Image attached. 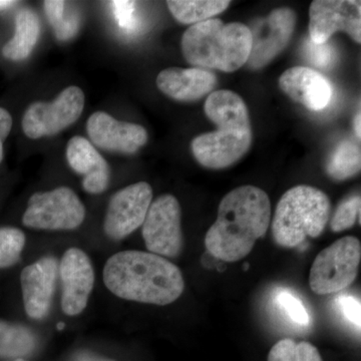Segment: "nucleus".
I'll return each instance as SVG.
<instances>
[{
	"label": "nucleus",
	"mask_w": 361,
	"mask_h": 361,
	"mask_svg": "<svg viewBox=\"0 0 361 361\" xmlns=\"http://www.w3.org/2000/svg\"><path fill=\"white\" fill-rule=\"evenodd\" d=\"M270 219L266 192L254 186L236 188L221 201L217 220L205 236L207 251L224 262L241 260L265 236Z\"/></svg>",
	"instance_id": "nucleus-1"
},
{
	"label": "nucleus",
	"mask_w": 361,
	"mask_h": 361,
	"mask_svg": "<svg viewBox=\"0 0 361 361\" xmlns=\"http://www.w3.org/2000/svg\"><path fill=\"white\" fill-rule=\"evenodd\" d=\"M104 282L111 293L125 300L161 306L175 302L185 288L179 267L161 256L135 250L109 258Z\"/></svg>",
	"instance_id": "nucleus-2"
},
{
	"label": "nucleus",
	"mask_w": 361,
	"mask_h": 361,
	"mask_svg": "<svg viewBox=\"0 0 361 361\" xmlns=\"http://www.w3.org/2000/svg\"><path fill=\"white\" fill-rule=\"evenodd\" d=\"M204 111L218 130L195 137V159L209 169L229 167L245 155L252 145L248 109L236 92L222 90L209 94Z\"/></svg>",
	"instance_id": "nucleus-3"
},
{
	"label": "nucleus",
	"mask_w": 361,
	"mask_h": 361,
	"mask_svg": "<svg viewBox=\"0 0 361 361\" xmlns=\"http://www.w3.org/2000/svg\"><path fill=\"white\" fill-rule=\"evenodd\" d=\"M180 47L190 65L233 73L248 61L252 35L243 23H224L212 18L190 26L183 35Z\"/></svg>",
	"instance_id": "nucleus-4"
},
{
	"label": "nucleus",
	"mask_w": 361,
	"mask_h": 361,
	"mask_svg": "<svg viewBox=\"0 0 361 361\" xmlns=\"http://www.w3.org/2000/svg\"><path fill=\"white\" fill-rule=\"evenodd\" d=\"M329 196L317 188H291L280 199L272 221V234L284 248L300 246L308 237L316 238L325 229L330 217Z\"/></svg>",
	"instance_id": "nucleus-5"
},
{
	"label": "nucleus",
	"mask_w": 361,
	"mask_h": 361,
	"mask_svg": "<svg viewBox=\"0 0 361 361\" xmlns=\"http://www.w3.org/2000/svg\"><path fill=\"white\" fill-rule=\"evenodd\" d=\"M361 259L360 240L343 237L318 254L311 267V290L318 295L338 293L357 276Z\"/></svg>",
	"instance_id": "nucleus-6"
},
{
	"label": "nucleus",
	"mask_w": 361,
	"mask_h": 361,
	"mask_svg": "<svg viewBox=\"0 0 361 361\" xmlns=\"http://www.w3.org/2000/svg\"><path fill=\"white\" fill-rule=\"evenodd\" d=\"M85 208L68 187L33 194L28 200L23 224L32 229L73 230L84 223Z\"/></svg>",
	"instance_id": "nucleus-7"
},
{
	"label": "nucleus",
	"mask_w": 361,
	"mask_h": 361,
	"mask_svg": "<svg viewBox=\"0 0 361 361\" xmlns=\"http://www.w3.org/2000/svg\"><path fill=\"white\" fill-rule=\"evenodd\" d=\"M84 108V92L71 85L51 103L35 102L30 104L23 115V133L32 140L58 135L77 122Z\"/></svg>",
	"instance_id": "nucleus-8"
},
{
	"label": "nucleus",
	"mask_w": 361,
	"mask_h": 361,
	"mask_svg": "<svg viewBox=\"0 0 361 361\" xmlns=\"http://www.w3.org/2000/svg\"><path fill=\"white\" fill-rule=\"evenodd\" d=\"M180 206L173 195H161L152 202L142 223V238L149 253L175 258L183 248Z\"/></svg>",
	"instance_id": "nucleus-9"
},
{
	"label": "nucleus",
	"mask_w": 361,
	"mask_h": 361,
	"mask_svg": "<svg viewBox=\"0 0 361 361\" xmlns=\"http://www.w3.org/2000/svg\"><path fill=\"white\" fill-rule=\"evenodd\" d=\"M152 200L153 190L146 182L135 183L116 192L104 217L106 236L122 240L139 229L146 219Z\"/></svg>",
	"instance_id": "nucleus-10"
},
{
	"label": "nucleus",
	"mask_w": 361,
	"mask_h": 361,
	"mask_svg": "<svg viewBox=\"0 0 361 361\" xmlns=\"http://www.w3.org/2000/svg\"><path fill=\"white\" fill-rule=\"evenodd\" d=\"M337 32L361 42V2L356 0H315L310 8V39L325 44Z\"/></svg>",
	"instance_id": "nucleus-11"
},
{
	"label": "nucleus",
	"mask_w": 361,
	"mask_h": 361,
	"mask_svg": "<svg viewBox=\"0 0 361 361\" xmlns=\"http://www.w3.org/2000/svg\"><path fill=\"white\" fill-rule=\"evenodd\" d=\"M296 25V14L288 7L274 9L266 18L254 23L249 27L252 35V47L249 68H264L290 42Z\"/></svg>",
	"instance_id": "nucleus-12"
},
{
	"label": "nucleus",
	"mask_w": 361,
	"mask_h": 361,
	"mask_svg": "<svg viewBox=\"0 0 361 361\" xmlns=\"http://www.w3.org/2000/svg\"><path fill=\"white\" fill-rule=\"evenodd\" d=\"M63 295L61 308L68 316L82 313L87 307L94 284V271L85 252L70 248L59 264Z\"/></svg>",
	"instance_id": "nucleus-13"
},
{
	"label": "nucleus",
	"mask_w": 361,
	"mask_h": 361,
	"mask_svg": "<svg viewBox=\"0 0 361 361\" xmlns=\"http://www.w3.org/2000/svg\"><path fill=\"white\" fill-rule=\"evenodd\" d=\"M87 132L92 144L104 151L135 154L148 142V133L141 125L120 122L104 111L90 116Z\"/></svg>",
	"instance_id": "nucleus-14"
},
{
	"label": "nucleus",
	"mask_w": 361,
	"mask_h": 361,
	"mask_svg": "<svg viewBox=\"0 0 361 361\" xmlns=\"http://www.w3.org/2000/svg\"><path fill=\"white\" fill-rule=\"evenodd\" d=\"M58 273V261L51 256L40 258L21 271L23 305L32 319H42L49 313Z\"/></svg>",
	"instance_id": "nucleus-15"
},
{
	"label": "nucleus",
	"mask_w": 361,
	"mask_h": 361,
	"mask_svg": "<svg viewBox=\"0 0 361 361\" xmlns=\"http://www.w3.org/2000/svg\"><path fill=\"white\" fill-rule=\"evenodd\" d=\"M279 87L294 102L310 111L326 108L332 97L329 80L305 66H294L285 71L279 78Z\"/></svg>",
	"instance_id": "nucleus-16"
},
{
	"label": "nucleus",
	"mask_w": 361,
	"mask_h": 361,
	"mask_svg": "<svg viewBox=\"0 0 361 361\" xmlns=\"http://www.w3.org/2000/svg\"><path fill=\"white\" fill-rule=\"evenodd\" d=\"M66 154L71 168L84 176L82 187L87 193L102 194L106 191L110 184V167L92 142L75 135L68 141Z\"/></svg>",
	"instance_id": "nucleus-17"
},
{
	"label": "nucleus",
	"mask_w": 361,
	"mask_h": 361,
	"mask_svg": "<svg viewBox=\"0 0 361 361\" xmlns=\"http://www.w3.org/2000/svg\"><path fill=\"white\" fill-rule=\"evenodd\" d=\"M157 87L166 96L179 102H195L212 92L217 78L203 68H169L161 71Z\"/></svg>",
	"instance_id": "nucleus-18"
},
{
	"label": "nucleus",
	"mask_w": 361,
	"mask_h": 361,
	"mask_svg": "<svg viewBox=\"0 0 361 361\" xmlns=\"http://www.w3.org/2000/svg\"><path fill=\"white\" fill-rule=\"evenodd\" d=\"M40 35L39 16L30 8H23L16 14V33L4 49V58L13 61H23L32 54Z\"/></svg>",
	"instance_id": "nucleus-19"
},
{
	"label": "nucleus",
	"mask_w": 361,
	"mask_h": 361,
	"mask_svg": "<svg viewBox=\"0 0 361 361\" xmlns=\"http://www.w3.org/2000/svg\"><path fill=\"white\" fill-rule=\"evenodd\" d=\"M169 9L176 20L184 25H196L212 20L230 6L228 0H170Z\"/></svg>",
	"instance_id": "nucleus-20"
},
{
	"label": "nucleus",
	"mask_w": 361,
	"mask_h": 361,
	"mask_svg": "<svg viewBox=\"0 0 361 361\" xmlns=\"http://www.w3.org/2000/svg\"><path fill=\"white\" fill-rule=\"evenodd\" d=\"M37 346L32 330L18 323L0 320V358H18L30 355Z\"/></svg>",
	"instance_id": "nucleus-21"
},
{
	"label": "nucleus",
	"mask_w": 361,
	"mask_h": 361,
	"mask_svg": "<svg viewBox=\"0 0 361 361\" xmlns=\"http://www.w3.org/2000/svg\"><path fill=\"white\" fill-rule=\"evenodd\" d=\"M361 154L360 145L355 142H341L332 152L326 165V172L332 179L348 180L360 172Z\"/></svg>",
	"instance_id": "nucleus-22"
},
{
	"label": "nucleus",
	"mask_w": 361,
	"mask_h": 361,
	"mask_svg": "<svg viewBox=\"0 0 361 361\" xmlns=\"http://www.w3.org/2000/svg\"><path fill=\"white\" fill-rule=\"evenodd\" d=\"M45 16L54 28L56 39L66 42L77 35L80 30V16L71 13L66 16V4L65 1H44Z\"/></svg>",
	"instance_id": "nucleus-23"
},
{
	"label": "nucleus",
	"mask_w": 361,
	"mask_h": 361,
	"mask_svg": "<svg viewBox=\"0 0 361 361\" xmlns=\"http://www.w3.org/2000/svg\"><path fill=\"white\" fill-rule=\"evenodd\" d=\"M268 361H323L319 351L310 342L282 339L271 348Z\"/></svg>",
	"instance_id": "nucleus-24"
},
{
	"label": "nucleus",
	"mask_w": 361,
	"mask_h": 361,
	"mask_svg": "<svg viewBox=\"0 0 361 361\" xmlns=\"http://www.w3.org/2000/svg\"><path fill=\"white\" fill-rule=\"evenodd\" d=\"M25 241V233L18 228H0V269L11 267L20 261Z\"/></svg>",
	"instance_id": "nucleus-25"
},
{
	"label": "nucleus",
	"mask_w": 361,
	"mask_h": 361,
	"mask_svg": "<svg viewBox=\"0 0 361 361\" xmlns=\"http://www.w3.org/2000/svg\"><path fill=\"white\" fill-rule=\"evenodd\" d=\"M275 304L292 323L306 327L310 324V313L302 301L287 289H279L275 294Z\"/></svg>",
	"instance_id": "nucleus-26"
},
{
	"label": "nucleus",
	"mask_w": 361,
	"mask_h": 361,
	"mask_svg": "<svg viewBox=\"0 0 361 361\" xmlns=\"http://www.w3.org/2000/svg\"><path fill=\"white\" fill-rule=\"evenodd\" d=\"M360 196L350 197L342 202L330 223L332 231L338 233L349 229L355 224L357 217L360 221Z\"/></svg>",
	"instance_id": "nucleus-27"
},
{
	"label": "nucleus",
	"mask_w": 361,
	"mask_h": 361,
	"mask_svg": "<svg viewBox=\"0 0 361 361\" xmlns=\"http://www.w3.org/2000/svg\"><path fill=\"white\" fill-rule=\"evenodd\" d=\"M304 56L311 65L318 68H329L334 65L336 59V52L331 45L325 44H315L308 39L303 47Z\"/></svg>",
	"instance_id": "nucleus-28"
},
{
	"label": "nucleus",
	"mask_w": 361,
	"mask_h": 361,
	"mask_svg": "<svg viewBox=\"0 0 361 361\" xmlns=\"http://www.w3.org/2000/svg\"><path fill=\"white\" fill-rule=\"evenodd\" d=\"M337 307L342 316L350 322L358 331H360L361 308L360 300L353 295H341L336 299Z\"/></svg>",
	"instance_id": "nucleus-29"
},
{
	"label": "nucleus",
	"mask_w": 361,
	"mask_h": 361,
	"mask_svg": "<svg viewBox=\"0 0 361 361\" xmlns=\"http://www.w3.org/2000/svg\"><path fill=\"white\" fill-rule=\"evenodd\" d=\"M113 4L116 18L120 25L122 27L127 28V30L134 27L135 23L134 18L135 2L115 1Z\"/></svg>",
	"instance_id": "nucleus-30"
},
{
	"label": "nucleus",
	"mask_w": 361,
	"mask_h": 361,
	"mask_svg": "<svg viewBox=\"0 0 361 361\" xmlns=\"http://www.w3.org/2000/svg\"><path fill=\"white\" fill-rule=\"evenodd\" d=\"M13 118L6 109L0 108V163L4 160V144L11 134Z\"/></svg>",
	"instance_id": "nucleus-31"
},
{
	"label": "nucleus",
	"mask_w": 361,
	"mask_h": 361,
	"mask_svg": "<svg viewBox=\"0 0 361 361\" xmlns=\"http://www.w3.org/2000/svg\"><path fill=\"white\" fill-rule=\"evenodd\" d=\"M73 361H111L108 360H104V358L99 357V356H96L94 355H90V353H78V355H75V360Z\"/></svg>",
	"instance_id": "nucleus-32"
},
{
	"label": "nucleus",
	"mask_w": 361,
	"mask_h": 361,
	"mask_svg": "<svg viewBox=\"0 0 361 361\" xmlns=\"http://www.w3.org/2000/svg\"><path fill=\"white\" fill-rule=\"evenodd\" d=\"M360 121H361L360 111H358V113L356 114L355 118V132L356 137H357L358 139H360V137H361Z\"/></svg>",
	"instance_id": "nucleus-33"
},
{
	"label": "nucleus",
	"mask_w": 361,
	"mask_h": 361,
	"mask_svg": "<svg viewBox=\"0 0 361 361\" xmlns=\"http://www.w3.org/2000/svg\"><path fill=\"white\" fill-rule=\"evenodd\" d=\"M16 1H9V0H0V9L7 8V7L13 6Z\"/></svg>",
	"instance_id": "nucleus-34"
},
{
	"label": "nucleus",
	"mask_w": 361,
	"mask_h": 361,
	"mask_svg": "<svg viewBox=\"0 0 361 361\" xmlns=\"http://www.w3.org/2000/svg\"><path fill=\"white\" fill-rule=\"evenodd\" d=\"M13 361H26V360H23V358H18V360H14Z\"/></svg>",
	"instance_id": "nucleus-35"
}]
</instances>
